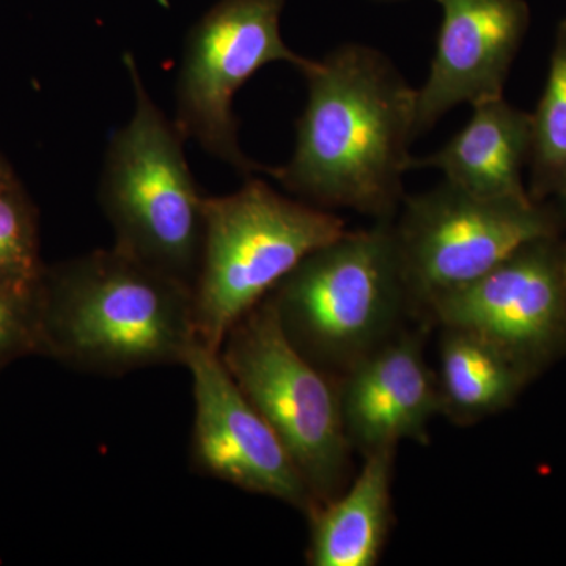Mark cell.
<instances>
[{
    "label": "cell",
    "mask_w": 566,
    "mask_h": 566,
    "mask_svg": "<svg viewBox=\"0 0 566 566\" xmlns=\"http://www.w3.org/2000/svg\"><path fill=\"white\" fill-rule=\"evenodd\" d=\"M301 73L308 98L292 159L268 175L315 207L392 221L417 136V91L382 52L348 43Z\"/></svg>",
    "instance_id": "6da1fadb"
},
{
    "label": "cell",
    "mask_w": 566,
    "mask_h": 566,
    "mask_svg": "<svg viewBox=\"0 0 566 566\" xmlns=\"http://www.w3.org/2000/svg\"><path fill=\"white\" fill-rule=\"evenodd\" d=\"M40 354L85 374L185 365L197 344L193 286L111 248L46 270Z\"/></svg>",
    "instance_id": "7a4b0ae2"
},
{
    "label": "cell",
    "mask_w": 566,
    "mask_h": 566,
    "mask_svg": "<svg viewBox=\"0 0 566 566\" xmlns=\"http://www.w3.org/2000/svg\"><path fill=\"white\" fill-rule=\"evenodd\" d=\"M133 85L132 118L112 136L99 178V205L115 248L196 282L202 256L205 197L186 161L185 136L159 109L132 54L123 55Z\"/></svg>",
    "instance_id": "3957f363"
},
{
    "label": "cell",
    "mask_w": 566,
    "mask_h": 566,
    "mask_svg": "<svg viewBox=\"0 0 566 566\" xmlns=\"http://www.w3.org/2000/svg\"><path fill=\"white\" fill-rule=\"evenodd\" d=\"M346 232L324 208L293 200L249 177L229 196L205 197V232L193 282L197 340L219 352L223 338L305 256Z\"/></svg>",
    "instance_id": "277c9868"
},
{
    "label": "cell",
    "mask_w": 566,
    "mask_h": 566,
    "mask_svg": "<svg viewBox=\"0 0 566 566\" xmlns=\"http://www.w3.org/2000/svg\"><path fill=\"white\" fill-rule=\"evenodd\" d=\"M266 297L311 363L345 374L400 331L409 308L392 221L316 249Z\"/></svg>",
    "instance_id": "5b68a950"
},
{
    "label": "cell",
    "mask_w": 566,
    "mask_h": 566,
    "mask_svg": "<svg viewBox=\"0 0 566 566\" xmlns=\"http://www.w3.org/2000/svg\"><path fill=\"white\" fill-rule=\"evenodd\" d=\"M219 356L289 450L315 505L340 494L352 444L338 386L286 337L268 297L229 331Z\"/></svg>",
    "instance_id": "8992f818"
},
{
    "label": "cell",
    "mask_w": 566,
    "mask_h": 566,
    "mask_svg": "<svg viewBox=\"0 0 566 566\" xmlns=\"http://www.w3.org/2000/svg\"><path fill=\"white\" fill-rule=\"evenodd\" d=\"M394 223L409 308L427 315L446 294L485 275L517 249L557 237L553 211L534 199H486L446 181L405 197Z\"/></svg>",
    "instance_id": "52a82bcc"
},
{
    "label": "cell",
    "mask_w": 566,
    "mask_h": 566,
    "mask_svg": "<svg viewBox=\"0 0 566 566\" xmlns=\"http://www.w3.org/2000/svg\"><path fill=\"white\" fill-rule=\"evenodd\" d=\"M283 0H219L186 40L177 81L178 126L208 155L252 177L270 167L241 150L233 114L237 92L274 62L303 71L311 59L286 46L281 33Z\"/></svg>",
    "instance_id": "ba28073f"
},
{
    "label": "cell",
    "mask_w": 566,
    "mask_h": 566,
    "mask_svg": "<svg viewBox=\"0 0 566 566\" xmlns=\"http://www.w3.org/2000/svg\"><path fill=\"white\" fill-rule=\"evenodd\" d=\"M565 249L539 238L428 308V318L485 337L532 376L566 354Z\"/></svg>",
    "instance_id": "9c48e42d"
},
{
    "label": "cell",
    "mask_w": 566,
    "mask_h": 566,
    "mask_svg": "<svg viewBox=\"0 0 566 566\" xmlns=\"http://www.w3.org/2000/svg\"><path fill=\"white\" fill-rule=\"evenodd\" d=\"M192 376L191 464L199 474L277 499L307 515L315 499L270 423L241 392L219 352L197 342L186 357Z\"/></svg>",
    "instance_id": "30bf717a"
},
{
    "label": "cell",
    "mask_w": 566,
    "mask_h": 566,
    "mask_svg": "<svg viewBox=\"0 0 566 566\" xmlns=\"http://www.w3.org/2000/svg\"><path fill=\"white\" fill-rule=\"evenodd\" d=\"M442 22L430 74L417 91V134L460 104L502 98L531 11L524 0H436Z\"/></svg>",
    "instance_id": "8fae6325"
},
{
    "label": "cell",
    "mask_w": 566,
    "mask_h": 566,
    "mask_svg": "<svg viewBox=\"0 0 566 566\" xmlns=\"http://www.w3.org/2000/svg\"><path fill=\"white\" fill-rule=\"evenodd\" d=\"M338 395L349 444L364 455L405 439L428 444V424L441 415L438 376L417 333L398 331L354 364Z\"/></svg>",
    "instance_id": "7c38bea8"
},
{
    "label": "cell",
    "mask_w": 566,
    "mask_h": 566,
    "mask_svg": "<svg viewBox=\"0 0 566 566\" xmlns=\"http://www.w3.org/2000/svg\"><path fill=\"white\" fill-rule=\"evenodd\" d=\"M472 107L468 125L441 150L412 158L411 169H438L446 181L486 199H528L523 169L531 158L532 115L504 96Z\"/></svg>",
    "instance_id": "4fadbf2b"
},
{
    "label": "cell",
    "mask_w": 566,
    "mask_h": 566,
    "mask_svg": "<svg viewBox=\"0 0 566 566\" xmlns=\"http://www.w3.org/2000/svg\"><path fill=\"white\" fill-rule=\"evenodd\" d=\"M395 450L365 453L363 471L345 491L307 513L312 566H375L392 527Z\"/></svg>",
    "instance_id": "5bb4252c"
},
{
    "label": "cell",
    "mask_w": 566,
    "mask_h": 566,
    "mask_svg": "<svg viewBox=\"0 0 566 566\" xmlns=\"http://www.w3.org/2000/svg\"><path fill=\"white\" fill-rule=\"evenodd\" d=\"M441 415L472 423L509 408L534 379L499 346L482 335L442 327L439 352Z\"/></svg>",
    "instance_id": "9a60e30c"
},
{
    "label": "cell",
    "mask_w": 566,
    "mask_h": 566,
    "mask_svg": "<svg viewBox=\"0 0 566 566\" xmlns=\"http://www.w3.org/2000/svg\"><path fill=\"white\" fill-rule=\"evenodd\" d=\"M532 188L535 202L566 191V20L557 29L545 91L532 114Z\"/></svg>",
    "instance_id": "2e32d148"
},
{
    "label": "cell",
    "mask_w": 566,
    "mask_h": 566,
    "mask_svg": "<svg viewBox=\"0 0 566 566\" xmlns=\"http://www.w3.org/2000/svg\"><path fill=\"white\" fill-rule=\"evenodd\" d=\"M44 270L35 210L21 186L0 191V289L39 303Z\"/></svg>",
    "instance_id": "e0dca14e"
},
{
    "label": "cell",
    "mask_w": 566,
    "mask_h": 566,
    "mask_svg": "<svg viewBox=\"0 0 566 566\" xmlns=\"http://www.w3.org/2000/svg\"><path fill=\"white\" fill-rule=\"evenodd\" d=\"M36 304L0 289V370L29 354H40Z\"/></svg>",
    "instance_id": "ac0fdd59"
},
{
    "label": "cell",
    "mask_w": 566,
    "mask_h": 566,
    "mask_svg": "<svg viewBox=\"0 0 566 566\" xmlns=\"http://www.w3.org/2000/svg\"><path fill=\"white\" fill-rule=\"evenodd\" d=\"M18 185H20V182L14 178L13 170L10 169L6 159L0 156V191H2V189L14 188V186Z\"/></svg>",
    "instance_id": "d6986e66"
},
{
    "label": "cell",
    "mask_w": 566,
    "mask_h": 566,
    "mask_svg": "<svg viewBox=\"0 0 566 566\" xmlns=\"http://www.w3.org/2000/svg\"><path fill=\"white\" fill-rule=\"evenodd\" d=\"M565 281H566V249H565Z\"/></svg>",
    "instance_id": "ffe728a7"
},
{
    "label": "cell",
    "mask_w": 566,
    "mask_h": 566,
    "mask_svg": "<svg viewBox=\"0 0 566 566\" xmlns=\"http://www.w3.org/2000/svg\"><path fill=\"white\" fill-rule=\"evenodd\" d=\"M562 199H564V202L566 205V191H565L564 196H562Z\"/></svg>",
    "instance_id": "44dd1931"
}]
</instances>
